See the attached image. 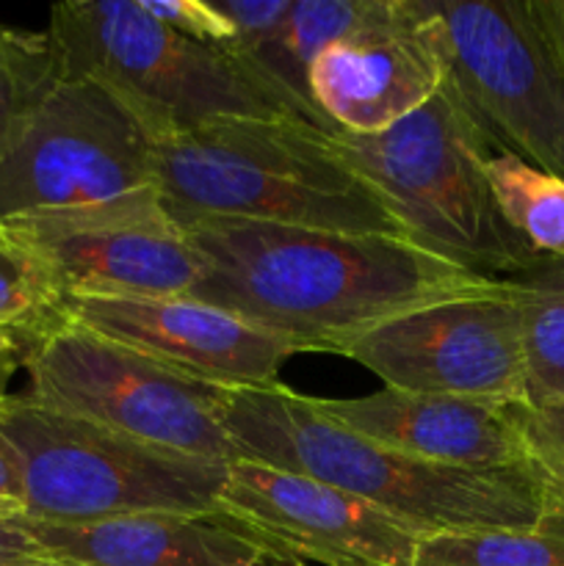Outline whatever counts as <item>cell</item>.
I'll return each mask as SVG.
<instances>
[{
  "label": "cell",
  "mask_w": 564,
  "mask_h": 566,
  "mask_svg": "<svg viewBox=\"0 0 564 566\" xmlns=\"http://www.w3.org/2000/svg\"><path fill=\"white\" fill-rule=\"evenodd\" d=\"M180 227L202 265L188 296L299 354H337L396 315L498 285L398 235L236 219Z\"/></svg>",
  "instance_id": "1"
},
{
  "label": "cell",
  "mask_w": 564,
  "mask_h": 566,
  "mask_svg": "<svg viewBox=\"0 0 564 566\" xmlns=\"http://www.w3.org/2000/svg\"><path fill=\"white\" fill-rule=\"evenodd\" d=\"M224 426L247 462L346 490L426 534L481 528L564 531V492L536 464L462 470L420 462L343 429L285 385L227 390Z\"/></svg>",
  "instance_id": "2"
},
{
  "label": "cell",
  "mask_w": 564,
  "mask_h": 566,
  "mask_svg": "<svg viewBox=\"0 0 564 566\" xmlns=\"http://www.w3.org/2000/svg\"><path fill=\"white\" fill-rule=\"evenodd\" d=\"M155 188L177 224L236 219L407 238L330 133L293 116H227L160 138Z\"/></svg>",
  "instance_id": "3"
},
{
  "label": "cell",
  "mask_w": 564,
  "mask_h": 566,
  "mask_svg": "<svg viewBox=\"0 0 564 566\" xmlns=\"http://www.w3.org/2000/svg\"><path fill=\"white\" fill-rule=\"evenodd\" d=\"M330 142L418 247L487 280L540 260L503 221L484 175L490 144L446 86L387 130L330 133Z\"/></svg>",
  "instance_id": "4"
},
{
  "label": "cell",
  "mask_w": 564,
  "mask_h": 566,
  "mask_svg": "<svg viewBox=\"0 0 564 566\" xmlns=\"http://www.w3.org/2000/svg\"><path fill=\"white\" fill-rule=\"evenodd\" d=\"M48 33L61 81L103 83L158 142L227 116H293L238 55L171 31L138 0H66Z\"/></svg>",
  "instance_id": "5"
},
{
  "label": "cell",
  "mask_w": 564,
  "mask_h": 566,
  "mask_svg": "<svg viewBox=\"0 0 564 566\" xmlns=\"http://www.w3.org/2000/svg\"><path fill=\"white\" fill-rule=\"evenodd\" d=\"M28 520L92 523L122 514H216L230 464L147 446L22 396L0 401Z\"/></svg>",
  "instance_id": "6"
},
{
  "label": "cell",
  "mask_w": 564,
  "mask_h": 566,
  "mask_svg": "<svg viewBox=\"0 0 564 566\" xmlns=\"http://www.w3.org/2000/svg\"><path fill=\"white\" fill-rule=\"evenodd\" d=\"M25 370L28 401L166 451L219 464L241 462L224 426L227 390L136 348L55 318L33 337Z\"/></svg>",
  "instance_id": "7"
},
{
  "label": "cell",
  "mask_w": 564,
  "mask_h": 566,
  "mask_svg": "<svg viewBox=\"0 0 564 566\" xmlns=\"http://www.w3.org/2000/svg\"><path fill=\"white\" fill-rule=\"evenodd\" d=\"M446 81L492 153L564 180V72L529 0H429Z\"/></svg>",
  "instance_id": "8"
},
{
  "label": "cell",
  "mask_w": 564,
  "mask_h": 566,
  "mask_svg": "<svg viewBox=\"0 0 564 566\" xmlns=\"http://www.w3.org/2000/svg\"><path fill=\"white\" fill-rule=\"evenodd\" d=\"M158 138L111 88L64 77L0 155V221L155 188Z\"/></svg>",
  "instance_id": "9"
},
{
  "label": "cell",
  "mask_w": 564,
  "mask_h": 566,
  "mask_svg": "<svg viewBox=\"0 0 564 566\" xmlns=\"http://www.w3.org/2000/svg\"><path fill=\"white\" fill-rule=\"evenodd\" d=\"M0 235L42 265L61 304L66 298L188 296L202 269L158 188L3 219Z\"/></svg>",
  "instance_id": "10"
},
{
  "label": "cell",
  "mask_w": 564,
  "mask_h": 566,
  "mask_svg": "<svg viewBox=\"0 0 564 566\" xmlns=\"http://www.w3.org/2000/svg\"><path fill=\"white\" fill-rule=\"evenodd\" d=\"M385 387L424 396L523 407V318L506 280L476 296L448 298L409 310L341 348Z\"/></svg>",
  "instance_id": "11"
},
{
  "label": "cell",
  "mask_w": 564,
  "mask_h": 566,
  "mask_svg": "<svg viewBox=\"0 0 564 566\" xmlns=\"http://www.w3.org/2000/svg\"><path fill=\"white\" fill-rule=\"evenodd\" d=\"M216 514L276 556L326 566H412L426 536L346 490L247 459L227 468Z\"/></svg>",
  "instance_id": "12"
},
{
  "label": "cell",
  "mask_w": 564,
  "mask_h": 566,
  "mask_svg": "<svg viewBox=\"0 0 564 566\" xmlns=\"http://www.w3.org/2000/svg\"><path fill=\"white\" fill-rule=\"evenodd\" d=\"M446 81L429 0H374L310 66V97L335 133L370 136L424 108Z\"/></svg>",
  "instance_id": "13"
},
{
  "label": "cell",
  "mask_w": 564,
  "mask_h": 566,
  "mask_svg": "<svg viewBox=\"0 0 564 566\" xmlns=\"http://www.w3.org/2000/svg\"><path fill=\"white\" fill-rule=\"evenodd\" d=\"M59 318L130 346L221 390H258L280 381L296 348L194 296L66 298Z\"/></svg>",
  "instance_id": "14"
},
{
  "label": "cell",
  "mask_w": 564,
  "mask_h": 566,
  "mask_svg": "<svg viewBox=\"0 0 564 566\" xmlns=\"http://www.w3.org/2000/svg\"><path fill=\"white\" fill-rule=\"evenodd\" d=\"M310 401L343 429L420 462L462 470L534 464L520 429L518 407L393 387L359 398L310 396Z\"/></svg>",
  "instance_id": "15"
},
{
  "label": "cell",
  "mask_w": 564,
  "mask_h": 566,
  "mask_svg": "<svg viewBox=\"0 0 564 566\" xmlns=\"http://www.w3.org/2000/svg\"><path fill=\"white\" fill-rule=\"evenodd\" d=\"M44 556L72 566H247L271 553L221 514H122L92 523L14 520Z\"/></svg>",
  "instance_id": "16"
},
{
  "label": "cell",
  "mask_w": 564,
  "mask_h": 566,
  "mask_svg": "<svg viewBox=\"0 0 564 566\" xmlns=\"http://www.w3.org/2000/svg\"><path fill=\"white\" fill-rule=\"evenodd\" d=\"M370 9L374 0H293L285 20L263 42L232 55H238L296 119L335 133L310 97V66L330 44L354 31Z\"/></svg>",
  "instance_id": "17"
},
{
  "label": "cell",
  "mask_w": 564,
  "mask_h": 566,
  "mask_svg": "<svg viewBox=\"0 0 564 566\" xmlns=\"http://www.w3.org/2000/svg\"><path fill=\"white\" fill-rule=\"evenodd\" d=\"M506 282L523 318L525 407L564 401V258H540Z\"/></svg>",
  "instance_id": "18"
},
{
  "label": "cell",
  "mask_w": 564,
  "mask_h": 566,
  "mask_svg": "<svg viewBox=\"0 0 564 566\" xmlns=\"http://www.w3.org/2000/svg\"><path fill=\"white\" fill-rule=\"evenodd\" d=\"M484 175L503 221L540 258H564V180L509 153H490Z\"/></svg>",
  "instance_id": "19"
},
{
  "label": "cell",
  "mask_w": 564,
  "mask_h": 566,
  "mask_svg": "<svg viewBox=\"0 0 564 566\" xmlns=\"http://www.w3.org/2000/svg\"><path fill=\"white\" fill-rule=\"evenodd\" d=\"M61 83L55 44L44 31L0 22V155Z\"/></svg>",
  "instance_id": "20"
},
{
  "label": "cell",
  "mask_w": 564,
  "mask_h": 566,
  "mask_svg": "<svg viewBox=\"0 0 564 566\" xmlns=\"http://www.w3.org/2000/svg\"><path fill=\"white\" fill-rule=\"evenodd\" d=\"M412 566H564V531H437L418 542Z\"/></svg>",
  "instance_id": "21"
},
{
  "label": "cell",
  "mask_w": 564,
  "mask_h": 566,
  "mask_svg": "<svg viewBox=\"0 0 564 566\" xmlns=\"http://www.w3.org/2000/svg\"><path fill=\"white\" fill-rule=\"evenodd\" d=\"M59 310L61 296L42 265L0 235V326L42 332Z\"/></svg>",
  "instance_id": "22"
},
{
  "label": "cell",
  "mask_w": 564,
  "mask_h": 566,
  "mask_svg": "<svg viewBox=\"0 0 564 566\" xmlns=\"http://www.w3.org/2000/svg\"><path fill=\"white\" fill-rule=\"evenodd\" d=\"M529 457L564 492V401L518 407Z\"/></svg>",
  "instance_id": "23"
},
{
  "label": "cell",
  "mask_w": 564,
  "mask_h": 566,
  "mask_svg": "<svg viewBox=\"0 0 564 566\" xmlns=\"http://www.w3.org/2000/svg\"><path fill=\"white\" fill-rule=\"evenodd\" d=\"M138 3L155 20H160L182 36L194 39V42L227 50L236 39L230 20L208 0H138Z\"/></svg>",
  "instance_id": "24"
},
{
  "label": "cell",
  "mask_w": 564,
  "mask_h": 566,
  "mask_svg": "<svg viewBox=\"0 0 564 566\" xmlns=\"http://www.w3.org/2000/svg\"><path fill=\"white\" fill-rule=\"evenodd\" d=\"M216 9L230 20L236 39L227 50L230 53H243L263 42L282 20L293 0H213Z\"/></svg>",
  "instance_id": "25"
},
{
  "label": "cell",
  "mask_w": 564,
  "mask_h": 566,
  "mask_svg": "<svg viewBox=\"0 0 564 566\" xmlns=\"http://www.w3.org/2000/svg\"><path fill=\"white\" fill-rule=\"evenodd\" d=\"M36 332L0 326V401L9 398V381L20 368H25Z\"/></svg>",
  "instance_id": "26"
},
{
  "label": "cell",
  "mask_w": 564,
  "mask_h": 566,
  "mask_svg": "<svg viewBox=\"0 0 564 566\" xmlns=\"http://www.w3.org/2000/svg\"><path fill=\"white\" fill-rule=\"evenodd\" d=\"M20 517H25L20 473H17V462L9 442L0 434V523H14Z\"/></svg>",
  "instance_id": "27"
},
{
  "label": "cell",
  "mask_w": 564,
  "mask_h": 566,
  "mask_svg": "<svg viewBox=\"0 0 564 566\" xmlns=\"http://www.w3.org/2000/svg\"><path fill=\"white\" fill-rule=\"evenodd\" d=\"M529 6L553 59L564 72V0H529Z\"/></svg>",
  "instance_id": "28"
},
{
  "label": "cell",
  "mask_w": 564,
  "mask_h": 566,
  "mask_svg": "<svg viewBox=\"0 0 564 566\" xmlns=\"http://www.w3.org/2000/svg\"><path fill=\"white\" fill-rule=\"evenodd\" d=\"M44 556L36 542L17 523H0V564L20 562V558Z\"/></svg>",
  "instance_id": "29"
},
{
  "label": "cell",
  "mask_w": 564,
  "mask_h": 566,
  "mask_svg": "<svg viewBox=\"0 0 564 566\" xmlns=\"http://www.w3.org/2000/svg\"><path fill=\"white\" fill-rule=\"evenodd\" d=\"M247 566H310L307 562H299V558L291 556H276V553H263L254 562H249Z\"/></svg>",
  "instance_id": "30"
},
{
  "label": "cell",
  "mask_w": 564,
  "mask_h": 566,
  "mask_svg": "<svg viewBox=\"0 0 564 566\" xmlns=\"http://www.w3.org/2000/svg\"><path fill=\"white\" fill-rule=\"evenodd\" d=\"M0 566H72L64 562H55L50 556H31V558H20V562H9V564H0Z\"/></svg>",
  "instance_id": "31"
}]
</instances>
